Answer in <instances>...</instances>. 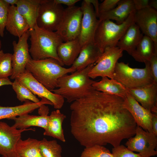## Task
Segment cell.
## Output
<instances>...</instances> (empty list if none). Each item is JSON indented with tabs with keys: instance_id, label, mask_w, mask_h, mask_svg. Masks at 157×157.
<instances>
[{
	"instance_id": "60d3db41",
	"label": "cell",
	"mask_w": 157,
	"mask_h": 157,
	"mask_svg": "<svg viewBox=\"0 0 157 157\" xmlns=\"http://www.w3.org/2000/svg\"><path fill=\"white\" fill-rule=\"evenodd\" d=\"M88 1L93 6L98 18L99 13V4L98 1L97 0H88Z\"/></svg>"
},
{
	"instance_id": "ffe728a7",
	"label": "cell",
	"mask_w": 157,
	"mask_h": 157,
	"mask_svg": "<svg viewBox=\"0 0 157 157\" xmlns=\"http://www.w3.org/2000/svg\"><path fill=\"white\" fill-rule=\"evenodd\" d=\"M134 10L133 0H120L115 8L108 12L99 14L98 18L100 20H114L117 24H120Z\"/></svg>"
},
{
	"instance_id": "bcb514c9",
	"label": "cell",
	"mask_w": 157,
	"mask_h": 157,
	"mask_svg": "<svg viewBox=\"0 0 157 157\" xmlns=\"http://www.w3.org/2000/svg\"><path fill=\"white\" fill-rule=\"evenodd\" d=\"M1 47H2V42L1 40H0V50H1Z\"/></svg>"
},
{
	"instance_id": "836d02e7",
	"label": "cell",
	"mask_w": 157,
	"mask_h": 157,
	"mask_svg": "<svg viewBox=\"0 0 157 157\" xmlns=\"http://www.w3.org/2000/svg\"><path fill=\"white\" fill-rule=\"evenodd\" d=\"M10 6L4 0H0V36L3 37Z\"/></svg>"
},
{
	"instance_id": "9a60e30c",
	"label": "cell",
	"mask_w": 157,
	"mask_h": 157,
	"mask_svg": "<svg viewBox=\"0 0 157 157\" xmlns=\"http://www.w3.org/2000/svg\"><path fill=\"white\" fill-rule=\"evenodd\" d=\"M134 22L144 35L150 38L157 45V11L148 7L136 11Z\"/></svg>"
},
{
	"instance_id": "e0dca14e",
	"label": "cell",
	"mask_w": 157,
	"mask_h": 157,
	"mask_svg": "<svg viewBox=\"0 0 157 157\" xmlns=\"http://www.w3.org/2000/svg\"><path fill=\"white\" fill-rule=\"evenodd\" d=\"M134 98L146 109L157 115V84L127 89Z\"/></svg>"
},
{
	"instance_id": "e575fe53",
	"label": "cell",
	"mask_w": 157,
	"mask_h": 157,
	"mask_svg": "<svg viewBox=\"0 0 157 157\" xmlns=\"http://www.w3.org/2000/svg\"><path fill=\"white\" fill-rule=\"evenodd\" d=\"M113 157H142L139 153L136 154L123 145L113 147L112 149Z\"/></svg>"
},
{
	"instance_id": "2e32d148",
	"label": "cell",
	"mask_w": 157,
	"mask_h": 157,
	"mask_svg": "<svg viewBox=\"0 0 157 157\" xmlns=\"http://www.w3.org/2000/svg\"><path fill=\"white\" fill-rule=\"evenodd\" d=\"M124 106L137 126L146 131L152 132V119L155 114L140 105L129 92L124 99Z\"/></svg>"
},
{
	"instance_id": "f35d334b",
	"label": "cell",
	"mask_w": 157,
	"mask_h": 157,
	"mask_svg": "<svg viewBox=\"0 0 157 157\" xmlns=\"http://www.w3.org/2000/svg\"><path fill=\"white\" fill-rule=\"evenodd\" d=\"M56 3L59 4H64L67 5L68 7L74 6L75 4L80 1L79 0H53Z\"/></svg>"
},
{
	"instance_id": "cb8c5ba5",
	"label": "cell",
	"mask_w": 157,
	"mask_h": 157,
	"mask_svg": "<svg viewBox=\"0 0 157 157\" xmlns=\"http://www.w3.org/2000/svg\"><path fill=\"white\" fill-rule=\"evenodd\" d=\"M143 36L139 27L133 22L119 40L116 47L131 56Z\"/></svg>"
},
{
	"instance_id": "d6986e66",
	"label": "cell",
	"mask_w": 157,
	"mask_h": 157,
	"mask_svg": "<svg viewBox=\"0 0 157 157\" xmlns=\"http://www.w3.org/2000/svg\"><path fill=\"white\" fill-rule=\"evenodd\" d=\"M103 53L94 41L88 43L82 47L71 67L75 71L83 69L89 65L94 64Z\"/></svg>"
},
{
	"instance_id": "7c38bea8",
	"label": "cell",
	"mask_w": 157,
	"mask_h": 157,
	"mask_svg": "<svg viewBox=\"0 0 157 157\" xmlns=\"http://www.w3.org/2000/svg\"><path fill=\"white\" fill-rule=\"evenodd\" d=\"M81 7L83 16L78 39L82 47L86 44L94 41L95 34L100 20L93 6L88 0H83Z\"/></svg>"
},
{
	"instance_id": "603a6c76",
	"label": "cell",
	"mask_w": 157,
	"mask_h": 157,
	"mask_svg": "<svg viewBox=\"0 0 157 157\" xmlns=\"http://www.w3.org/2000/svg\"><path fill=\"white\" fill-rule=\"evenodd\" d=\"M81 48L78 38L63 42L58 46L57 54L64 65L72 66L79 54Z\"/></svg>"
},
{
	"instance_id": "7a4b0ae2",
	"label": "cell",
	"mask_w": 157,
	"mask_h": 157,
	"mask_svg": "<svg viewBox=\"0 0 157 157\" xmlns=\"http://www.w3.org/2000/svg\"><path fill=\"white\" fill-rule=\"evenodd\" d=\"M94 65L91 64L83 69L60 78L58 81V88L51 91L61 96L69 103L89 95L95 89L92 85L95 81L88 75Z\"/></svg>"
},
{
	"instance_id": "5bb4252c",
	"label": "cell",
	"mask_w": 157,
	"mask_h": 157,
	"mask_svg": "<svg viewBox=\"0 0 157 157\" xmlns=\"http://www.w3.org/2000/svg\"><path fill=\"white\" fill-rule=\"evenodd\" d=\"M35 131L32 128L17 129L6 123L0 121V154L2 156L12 157L16 154L15 147L21 139L22 133L25 131Z\"/></svg>"
},
{
	"instance_id": "484cf974",
	"label": "cell",
	"mask_w": 157,
	"mask_h": 157,
	"mask_svg": "<svg viewBox=\"0 0 157 157\" xmlns=\"http://www.w3.org/2000/svg\"><path fill=\"white\" fill-rule=\"evenodd\" d=\"M66 116L62 113L59 109L51 112L49 115V120L47 126L44 129V135L56 138L65 142L62 124Z\"/></svg>"
},
{
	"instance_id": "f1b7e54d",
	"label": "cell",
	"mask_w": 157,
	"mask_h": 157,
	"mask_svg": "<svg viewBox=\"0 0 157 157\" xmlns=\"http://www.w3.org/2000/svg\"><path fill=\"white\" fill-rule=\"evenodd\" d=\"M40 141L28 138L20 139L15 147L16 153L21 157H42L39 148Z\"/></svg>"
},
{
	"instance_id": "8fae6325",
	"label": "cell",
	"mask_w": 157,
	"mask_h": 157,
	"mask_svg": "<svg viewBox=\"0 0 157 157\" xmlns=\"http://www.w3.org/2000/svg\"><path fill=\"white\" fill-rule=\"evenodd\" d=\"M15 79L29 90L35 95L50 101L55 109L59 110L63 107L64 99L61 96L48 90L26 70L19 75Z\"/></svg>"
},
{
	"instance_id": "5b68a950",
	"label": "cell",
	"mask_w": 157,
	"mask_h": 157,
	"mask_svg": "<svg viewBox=\"0 0 157 157\" xmlns=\"http://www.w3.org/2000/svg\"><path fill=\"white\" fill-rule=\"evenodd\" d=\"M135 11H133L125 21L120 24H116L110 20H100L94 40L103 52L107 47H116L128 28L134 22Z\"/></svg>"
},
{
	"instance_id": "9c48e42d",
	"label": "cell",
	"mask_w": 157,
	"mask_h": 157,
	"mask_svg": "<svg viewBox=\"0 0 157 157\" xmlns=\"http://www.w3.org/2000/svg\"><path fill=\"white\" fill-rule=\"evenodd\" d=\"M123 51L117 47L106 48L89 72L90 78L94 79L98 77L106 76L113 79L116 64L123 56Z\"/></svg>"
},
{
	"instance_id": "52a82bcc",
	"label": "cell",
	"mask_w": 157,
	"mask_h": 157,
	"mask_svg": "<svg viewBox=\"0 0 157 157\" xmlns=\"http://www.w3.org/2000/svg\"><path fill=\"white\" fill-rule=\"evenodd\" d=\"M64 10L62 5L55 3L53 0H41L36 25L45 30L56 31L62 19Z\"/></svg>"
},
{
	"instance_id": "f546056e",
	"label": "cell",
	"mask_w": 157,
	"mask_h": 157,
	"mask_svg": "<svg viewBox=\"0 0 157 157\" xmlns=\"http://www.w3.org/2000/svg\"><path fill=\"white\" fill-rule=\"evenodd\" d=\"M39 148L42 157H63L61 146L56 140L49 141L44 138L40 141Z\"/></svg>"
},
{
	"instance_id": "3957f363",
	"label": "cell",
	"mask_w": 157,
	"mask_h": 157,
	"mask_svg": "<svg viewBox=\"0 0 157 157\" xmlns=\"http://www.w3.org/2000/svg\"><path fill=\"white\" fill-rule=\"evenodd\" d=\"M29 30L31 42L29 52L32 59L38 60L51 58L63 66L57 52L58 46L63 41L57 32L43 29L36 24L33 29Z\"/></svg>"
},
{
	"instance_id": "277c9868",
	"label": "cell",
	"mask_w": 157,
	"mask_h": 157,
	"mask_svg": "<svg viewBox=\"0 0 157 157\" xmlns=\"http://www.w3.org/2000/svg\"><path fill=\"white\" fill-rule=\"evenodd\" d=\"M26 69L51 91L57 88L59 78L76 71L71 67H63L56 60L51 58L38 60L31 58L27 62Z\"/></svg>"
},
{
	"instance_id": "d590c367",
	"label": "cell",
	"mask_w": 157,
	"mask_h": 157,
	"mask_svg": "<svg viewBox=\"0 0 157 157\" xmlns=\"http://www.w3.org/2000/svg\"><path fill=\"white\" fill-rule=\"evenodd\" d=\"M119 0H104L102 3L99 4V15L101 13L108 12L113 9L117 6Z\"/></svg>"
},
{
	"instance_id": "6da1fadb",
	"label": "cell",
	"mask_w": 157,
	"mask_h": 157,
	"mask_svg": "<svg viewBox=\"0 0 157 157\" xmlns=\"http://www.w3.org/2000/svg\"><path fill=\"white\" fill-rule=\"evenodd\" d=\"M124 99L97 90L72 102L73 136L85 147L108 144L113 147L135 135L137 125L124 106Z\"/></svg>"
},
{
	"instance_id": "ee69618b",
	"label": "cell",
	"mask_w": 157,
	"mask_h": 157,
	"mask_svg": "<svg viewBox=\"0 0 157 157\" xmlns=\"http://www.w3.org/2000/svg\"><path fill=\"white\" fill-rule=\"evenodd\" d=\"M19 0H4V1L10 6H15L17 4Z\"/></svg>"
},
{
	"instance_id": "44dd1931",
	"label": "cell",
	"mask_w": 157,
	"mask_h": 157,
	"mask_svg": "<svg viewBox=\"0 0 157 157\" xmlns=\"http://www.w3.org/2000/svg\"><path fill=\"white\" fill-rule=\"evenodd\" d=\"M49 101L44 99H41L37 103L28 100L22 104L15 106H0V120L3 119H12L21 115L31 113L41 106L49 104Z\"/></svg>"
},
{
	"instance_id": "4fadbf2b",
	"label": "cell",
	"mask_w": 157,
	"mask_h": 157,
	"mask_svg": "<svg viewBox=\"0 0 157 157\" xmlns=\"http://www.w3.org/2000/svg\"><path fill=\"white\" fill-rule=\"evenodd\" d=\"M29 35L28 30L19 38L18 42L15 41L13 42V73L10 77L12 79H15L19 75L25 71L27 62L31 58L28 43Z\"/></svg>"
},
{
	"instance_id": "7402d4cb",
	"label": "cell",
	"mask_w": 157,
	"mask_h": 157,
	"mask_svg": "<svg viewBox=\"0 0 157 157\" xmlns=\"http://www.w3.org/2000/svg\"><path fill=\"white\" fill-rule=\"evenodd\" d=\"M6 28L10 34L18 38L29 29L27 23L18 12L15 6L9 8Z\"/></svg>"
},
{
	"instance_id": "83f0119b",
	"label": "cell",
	"mask_w": 157,
	"mask_h": 157,
	"mask_svg": "<svg viewBox=\"0 0 157 157\" xmlns=\"http://www.w3.org/2000/svg\"><path fill=\"white\" fill-rule=\"evenodd\" d=\"M92 86L98 91L117 95L124 99L128 92L127 89L121 84L113 79L106 76L102 77L99 81H95Z\"/></svg>"
},
{
	"instance_id": "b9f144b4",
	"label": "cell",
	"mask_w": 157,
	"mask_h": 157,
	"mask_svg": "<svg viewBox=\"0 0 157 157\" xmlns=\"http://www.w3.org/2000/svg\"><path fill=\"white\" fill-rule=\"evenodd\" d=\"M13 82L9 78H0V87L5 85H11Z\"/></svg>"
},
{
	"instance_id": "8d00e7d4",
	"label": "cell",
	"mask_w": 157,
	"mask_h": 157,
	"mask_svg": "<svg viewBox=\"0 0 157 157\" xmlns=\"http://www.w3.org/2000/svg\"><path fill=\"white\" fill-rule=\"evenodd\" d=\"M150 71L153 82L157 84V53L154 54L149 61Z\"/></svg>"
},
{
	"instance_id": "74e56055",
	"label": "cell",
	"mask_w": 157,
	"mask_h": 157,
	"mask_svg": "<svg viewBox=\"0 0 157 157\" xmlns=\"http://www.w3.org/2000/svg\"><path fill=\"white\" fill-rule=\"evenodd\" d=\"M134 8L135 11L149 7V0H133Z\"/></svg>"
},
{
	"instance_id": "d6a6232c",
	"label": "cell",
	"mask_w": 157,
	"mask_h": 157,
	"mask_svg": "<svg viewBox=\"0 0 157 157\" xmlns=\"http://www.w3.org/2000/svg\"><path fill=\"white\" fill-rule=\"evenodd\" d=\"M80 157H113L112 153L104 146L95 144L85 147Z\"/></svg>"
},
{
	"instance_id": "ab89813d",
	"label": "cell",
	"mask_w": 157,
	"mask_h": 157,
	"mask_svg": "<svg viewBox=\"0 0 157 157\" xmlns=\"http://www.w3.org/2000/svg\"><path fill=\"white\" fill-rule=\"evenodd\" d=\"M152 132L157 136V115L155 114L152 119Z\"/></svg>"
},
{
	"instance_id": "4dcf8cb0",
	"label": "cell",
	"mask_w": 157,
	"mask_h": 157,
	"mask_svg": "<svg viewBox=\"0 0 157 157\" xmlns=\"http://www.w3.org/2000/svg\"><path fill=\"white\" fill-rule=\"evenodd\" d=\"M12 85L13 89L16 93L17 98L21 102L28 100L35 103L40 102V100L35 95L17 79H15Z\"/></svg>"
},
{
	"instance_id": "7bdbcfd3",
	"label": "cell",
	"mask_w": 157,
	"mask_h": 157,
	"mask_svg": "<svg viewBox=\"0 0 157 157\" xmlns=\"http://www.w3.org/2000/svg\"><path fill=\"white\" fill-rule=\"evenodd\" d=\"M149 7L157 10V0H149Z\"/></svg>"
},
{
	"instance_id": "30bf717a",
	"label": "cell",
	"mask_w": 157,
	"mask_h": 157,
	"mask_svg": "<svg viewBox=\"0 0 157 157\" xmlns=\"http://www.w3.org/2000/svg\"><path fill=\"white\" fill-rule=\"evenodd\" d=\"M134 137L129 138L125 143L129 150L135 151L142 157H151L157 154V137L152 132L146 131L137 125Z\"/></svg>"
},
{
	"instance_id": "1f68e13d",
	"label": "cell",
	"mask_w": 157,
	"mask_h": 157,
	"mask_svg": "<svg viewBox=\"0 0 157 157\" xmlns=\"http://www.w3.org/2000/svg\"><path fill=\"white\" fill-rule=\"evenodd\" d=\"M12 54L0 50V78H7L13 73Z\"/></svg>"
},
{
	"instance_id": "f6af8a7d",
	"label": "cell",
	"mask_w": 157,
	"mask_h": 157,
	"mask_svg": "<svg viewBox=\"0 0 157 157\" xmlns=\"http://www.w3.org/2000/svg\"><path fill=\"white\" fill-rule=\"evenodd\" d=\"M1 157H4V156H1ZM12 157H21L20 156H19L16 153L15 155L14 156Z\"/></svg>"
},
{
	"instance_id": "ac0fdd59",
	"label": "cell",
	"mask_w": 157,
	"mask_h": 157,
	"mask_svg": "<svg viewBox=\"0 0 157 157\" xmlns=\"http://www.w3.org/2000/svg\"><path fill=\"white\" fill-rule=\"evenodd\" d=\"M40 115L24 114L13 118L14 124L13 125L17 129H25L31 126H36L44 129L47 127L49 120V109L43 105L38 108Z\"/></svg>"
},
{
	"instance_id": "4316f807",
	"label": "cell",
	"mask_w": 157,
	"mask_h": 157,
	"mask_svg": "<svg viewBox=\"0 0 157 157\" xmlns=\"http://www.w3.org/2000/svg\"><path fill=\"white\" fill-rule=\"evenodd\" d=\"M157 53V45L148 36L143 35L131 56L137 61L145 63Z\"/></svg>"
},
{
	"instance_id": "ba28073f",
	"label": "cell",
	"mask_w": 157,
	"mask_h": 157,
	"mask_svg": "<svg viewBox=\"0 0 157 157\" xmlns=\"http://www.w3.org/2000/svg\"><path fill=\"white\" fill-rule=\"evenodd\" d=\"M83 12L81 7L74 6L64 9L62 19L56 31L63 42L78 38L80 35Z\"/></svg>"
},
{
	"instance_id": "d4e9b609",
	"label": "cell",
	"mask_w": 157,
	"mask_h": 157,
	"mask_svg": "<svg viewBox=\"0 0 157 157\" xmlns=\"http://www.w3.org/2000/svg\"><path fill=\"white\" fill-rule=\"evenodd\" d=\"M41 0H19L16 5L18 12L27 23L29 29L36 24Z\"/></svg>"
},
{
	"instance_id": "8992f818",
	"label": "cell",
	"mask_w": 157,
	"mask_h": 157,
	"mask_svg": "<svg viewBox=\"0 0 157 157\" xmlns=\"http://www.w3.org/2000/svg\"><path fill=\"white\" fill-rule=\"evenodd\" d=\"M143 68H133L128 63H117L113 79L127 89L137 88L150 84L153 82L149 67V62L144 63Z\"/></svg>"
}]
</instances>
